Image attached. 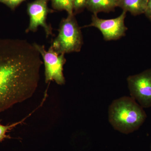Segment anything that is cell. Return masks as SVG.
Here are the masks:
<instances>
[{
    "mask_svg": "<svg viewBox=\"0 0 151 151\" xmlns=\"http://www.w3.org/2000/svg\"><path fill=\"white\" fill-rule=\"evenodd\" d=\"M42 63L33 44L0 38V113L32 97Z\"/></svg>",
    "mask_w": 151,
    "mask_h": 151,
    "instance_id": "obj_1",
    "label": "cell"
},
{
    "mask_svg": "<svg viewBox=\"0 0 151 151\" xmlns=\"http://www.w3.org/2000/svg\"><path fill=\"white\" fill-rule=\"evenodd\" d=\"M108 113L113 128L126 134L139 129L147 118L142 107L132 97L127 96L113 100Z\"/></svg>",
    "mask_w": 151,
    "mask_h": 151,
    "instance_id": "obj_2",
    "label": "cell"
},
{
    "mask_svg": "<svg viewBox=\"0 0 151 151\" xmlns=\"http://www.w3.org/2000/svg\"><path fill=\"white\" fill-rule=\"evenodd\" d=\"M83 44L82 33L74 14L68 15L60 22L58 35L51 46L58 54H65L80 51Z\"/></svg>",
    "mask_w": 151,
    "mask_h": 151,
    "instance_id": "obj_3",
    "label": "cell"
},
{
    "mask_svg": "<svg viewBox=\"0 0 151 151\" xmlns=\"http://www.w3.org/2000/svg\"><path fill=\"white\" fill-rule=\"evenodd\" d=\"M33 45L43 58L45 82L54 81L58 85L65 84V80L63 73V66L66 61L65 54H58L51 46L46 50L44 45L35 43Z\"/></svg>",
    "mask_w": 151,
    "mask_h": 151,
    "instance_id": "obj_4",
    "label": "cell"
},
{
    "mask_svg": "<svg viewBox=\"0 0 151 151\" xmlns=\"http://www.w3.org/2000/svg\"><path fill=\"white\" fill-rule=\"evenodd\" d=\"M131 97L143 108L151 107V68L127 78Z\"/></svg>",
    "mask_w": 151,
    "mask_h": 151,
    "instance_id": "obj_5",
    "label": "cell"
},
{
    "mask_svg": "<svg viewBox=\"0 0 151 151\" xmlns=\"http://www.w3.org/2000/svg\"><path fill=\"white\" fill-rule=\"evenodd\" d=\"M126 15L127 12L124 11L119 17L111 19H100L97 14H93L91 23L85 27L97 28L102 33L105 40H117L125 36L128 29L125 24Z\"/></svg>",
    "mask_w": 151,
    "mask_h": 151,
    "instance_id": "obj_6",
    "label": "cell"
},
{
    "mask_svg": "<svg viewBox=\"0 0 151 151\" xmlns=\"http://www.w3.org/2000/svg\"><path fill=\"white\" fill-rule=\"evenodd\" d=\"M48 1L35 0L28 4L27 12L29 17V23L26 32H36L38 27H41L45 32L47 37L52 35L51 26L47 22V15L53 12L48 8Z\"/></svg>",
    "mask_w": 151,
    "mask_h": 151,
    "instance_id": "obj_7",
    "label": "cell"
},
{
    "mask_svg": "<svg viewBox=\"0 0 151 151\" xmlns=\"http://www.w3.org/2000/svg\"><path fill=\"white\" fill-rule=\"evenodd\" d=\"M149 0H118V7L133 16L145 14Z\"/></svg>",
    "mask_w": 151,
    "mask_h": 151,
    "instance_id": "obj_8",
    "label": "cell"
},
{
    "mask_svg": "<svg viewBox=\"0 0 151 151\" xmlns=\"http://www.w3.org/2000/svg\"><path fill=\"white\" fill-rule=\"evenodd\" d=\"M118 0H87L86 8L93 14L108 13L118 7Z\"/></svg>",
    "mask_w": 151,
    "mask_h": 151,
    "instance_id": "obj_9",
    "label": "cell"
},
{
    "mask_svg": "<svg viewBox=\"0 0 151 151\" xmlns=\"http://www.w3.org/2000/svg\"><path fill=\"white\" fill-rule=\"evenodd\" d=\"M52 6L55 10L65 11L68 15L74 14V0H51Z\"/></svg>",
    "mask_w": 151,
    "mask_h": 151,
    "instance_id": "obj_10",
    "label": "cell"
},
{
    "mask_svg": "<svg viewBox=\"0 0 151 151\" xmlns=\"http://www.w3.org/2000/svg\"><path fill=\"white\" fill-rule=\"evenodd\" d=\"M26 119V118L20 122H16L14 124L6 125V126L3 125L0 123V142L4 140V139H6V138H9L8 135H7L8 132H9V131H10L12 129H13L14 127H16L19 124L22 123V122H23Z\"/></svg>",
    "mask_w": 151,
    "mask_h": 151,
    "instance_id": "obj_11",
    "label": "cell"
},
{
    "mask_svg": "<svg viewBox=\"0 0 151 151\" xmlns=\"http://www.w3.org/2000/svg\"><path fill=\"white\" fill-rule=\"evenodd\" d=\"M26 0H0V3L8 7L12 10L15 9L22 2Z\"/></svg>",
    "mask_w": 151,
    "mask_h": 151,
    "instance_id": "obj_12",
    "label": "cell"
},
{
    "mask_svg": "<svg viewBox=\"0 0 151 151\" xmlns=\"http://www.w3.org/2000/svg\"><path fill=\"white\" fill-rule=\"evenodd\" d=\"M87 0H74V14L78 13L86 8Z\"/></svg>",
    "mask_w": 151,
    "mask_h": 151,
    "instance_id": "obj_13",
    "label": "cell"
},
{
    "mask_svg": "<svg viewBox=\"0 0 151 151\" xmlns=\"http://www.w3.org/2000/svg\"><path fill=\"white\" fill-rule=\"evenodd\" d=\"M145 15L151 22V0H149L148 4Z\"/></svg>",
    "mask_w": 151,
    "mask_h": 151,
    "instance_id": "obj_14",
    "label": "cell"
},
{
    "mask_svg": "<svg viewBox=\"0 0 151 151\" xmlns=\"http://www.w3.org/2000/svg\"></svg>",
    "mask_w": 151,
    "mask_h": 151,
    "instance_id": "obj_15",
    "label": "cell"
}]
</instances>
